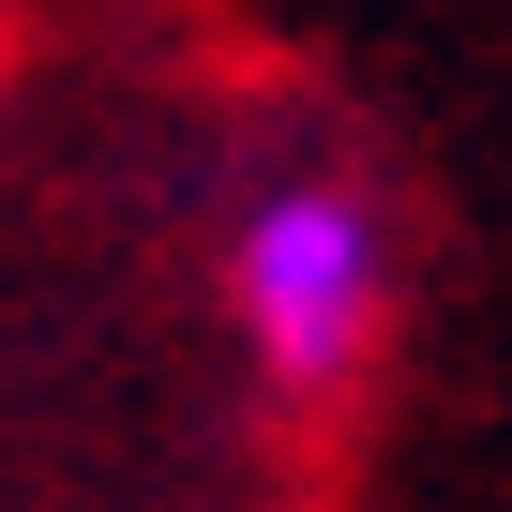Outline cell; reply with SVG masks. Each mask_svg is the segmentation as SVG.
I'll return each mask as SVG.
<instances>
[{
	"label": "cell",
	"instance_id": "1",
	"mask_svg": "<svg viewBox=\"0 0 512 512\" xmlns=\"http://www.w3.org/2000/svg\"><path fill=\"white\" fill-rule=\"evenodd\" d=\"M226 302H241V347L287 407H332L362 362H377V317H392V241L347 181H272L226 241Z\"/></svg>",
	"mask_w": 512,
	"mask_h": 512
}]
</instances>
